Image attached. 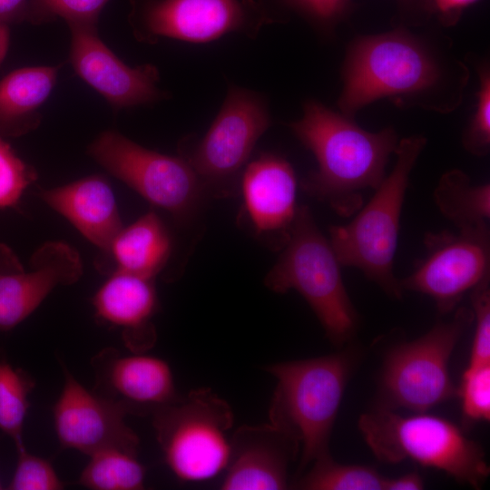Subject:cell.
Instances as JSON below:
<instances>
[{
    "instance_id": "obj_1",
    "label": "cell",
    "mask_w": 490,
    "mask_h": 490,
    "mask_svg": "<svg viewBox=\"0 0 490 490\" xmlns=\"http://www.w3.org/2000/svg\"><path fill=\"white\" fill-rule=\"evenodd\" d=\"M342 79L338 107L351 118L381 98L446 112L458 104L467 70L460 63L450 67L426 41L396 29L355 40L346 56Z\"/></svg>"
},
{
    "instance_id": "obj_2",
    "label": "cell",
    "mask_w": 490,
    "mask_h": 490,
    "mask_svg": "<svg viewBox=\"0 0 490 490\" xmlns=\"http://www.w3.org/2000/svg\"><path fill=\"white\" fill-rule=\"evenodd\" d=\"M289 126L318 162L317 169L301 180V188L344 218L363 206L366 190H376L382 182L398 143L392 128L368 132L353 118L315 100H308L302 117Z\"/></svg>"
},
{
    "instance_id": "obj_3",
    "label": "cell",
    "mask_w": 490,
    "mask_h": 490,
    "mask_svg": "<svg viewBox=\"0 0 490 490\" xmlns=\"http://www.w3.org/2000/svg\"><path fill=\"white\" fill-rule=\"evenodd\" d=\"M359 358L360 351L349 347L329 355L265 368L276 379L269 423L299 446L297 476L315 460L330 454L333 426Z\"/></svg>"
},
{
    "instance_id": "obj_4",
    "label": "cell",
    "mask_w": 490,
    "mask_h": 490,
    "mask_svg": "<svg viewBox=\"0 0 490 490\" xmlns=\"http://www.w3.org/2000/svg\"><path fill=\"white\" fill-rule=\"evenodd\" d=\"M426 143V138L420 135L398 142L395 166L370 201L348 224L328 229V240L340 265L359 270L368 280L397 299L403 294L399 279L394 275L400 215L411 171Z\"/></svg>"
},
{
    "instance_id": "obj_5",
    "label": "cell",
    "mask_w": 490,
    "mask_h": 490,
    "mask_svg": "<svg viewBox=\"0 0 490 490\" xmlns=\"http://www.w3.org/2000/svg\"><path fill=\"white\" fill-rule=\"evenodd\" d=\"M281 250L265 285L276 293L299 292L329 341L338 347L348 345L358 332L359 317L329 240L318 228L308 206H298L289 238Z\"/></svg>"
},
{
    "instance_id": "obj_6",
    "label": "cell",
    "mask_w": 490,
    "mask_h": 490,
    "mask_svg": "<svg viewBox=\"0 0 490 490\" xmlns=\"http://www.w3.org/2000/svg\"><path fill=\"white\" fill-rule=\"evenodd\" d=\"M358 429L382 462L412 460L475 488H479L489 475L482 446L444 417L426 412L404 416L376 407L360 416Z\"/></svg>"
},
{
    "instance_id": "obj_7",
    "label": "cell",
    "mask_w": 490,
    "mask_h": 490,
    "mask_svg": "<svg viewBox=\"0 0 490 490\" xmlns=\"http://www.w3.org/2000/svg\"><path fill=\"white\" fill-rule=\"evenodd\" d=\"M152 414L164 461L179 480L202 482L225 471L234 422L225 399L209 387H199Z\"/></svg>"
},
{
    "instance_id": "obj_8",
    "label": "cell",
    "mask_w": 490,
    "mask_h": 490,
    "mask_svg": "<svg viewBox=\"0 0 490 490\" xmlns=\"http://www.w3.org/2000/svg\"><path fill=\"white\" fill-rule=\"evenodd\" d=\"M472 323V309L459 307L450 320L439 322L418 338L391 348L383 363L377 407L426 412L457 396L449 361Z\"/></svg>"
},
{
    "instance_id": "obj_9",
    "label": "cell",
    "mask_w": 490,
    "mask_h": 490,
    "mask_svg": "<svg viewBox=\"0 0 490 490\" xmlns=\"http://www.w3.org/2000/svg\"><path fill=\"white\" fill-rule=\"evenodd\" d=\"M271 123L267 98L231 84L208 132L186 136L179 155L194 170L206 194L231 195L254 146Z\"/></svg>"
},
{
    "instance_id": "obj_10",
    "label": "cell",
    "mask_w": 490,
    "mask_h": 490,
    "mask_svg": "<svg viewBox=\"0 0 490 490\" xmlns=\"http://www.w3.org/2000/svg\"><path fill=\"white\" fill-rule=\"evenodd\" d=\"M87 152L108 172L180 222L193 218L206 194L194 170L180 155L149 150L116 131L100 133Z\"/></svg>"
},
{
    "instance_id": "obj_11",
    "label": "cell",
    "mask_w": 490,
    "mask_h": 490,
    "mask_svg": "<svg viewBox=\"0 0 490 490\" xmlns=\"http://www.w3.org/2000/svg\"><path fill=\"white\" fill-rule=\"evenodd\" d=\"M134 38L154 44L161 37L206 43L237 33L255 38L272 24L258 0H130Z\"/></svg>"
},
{
    "instance_id": "obj_12",
    "label": "cell",
    "mask_w": 490,
    "mask_h": 490,
    "mask_svg": "<svg viewBox=\"0 0 490 490\" xmlns=\"http://www.w3.org/2000/svg\"><path fill=\"white\" fill-rule=\"evenodd\" d=\"M424 245L425 256L399 284L403 291L429 296L441 315L454 311L466 293L490 278L488 224L427 232Z\"/></svg>"
},
{
    "instance_id": "obj_13",
    "label": "cell",
    "mask_w": 490,
    "mask_h": 490,
    "mask_svg": "<svg viewBox=\"0 0 490 490\" xmlns=\"http://www.w3.org/2000/svg\"><path fill=\"white\" fill-rule=\"evenodd\" d=\"M68 27L71 65L115 111L153 104L169 97L158 86L160 74L156 66L127 65L101 40L97 27Z\"/></svg>"
},
{
    "instance_id": "obj_14",
    "label": "cell",
    "mask_w": 490,
    "mask_h": 490,
    "mask_svg": "<svg viewBox=\"0 0 490 490\" xmlns=\"http://www.w3.org/2000/svg\"><path fill=\"white\" fill-rule=\"evenodd\" d=\"M64 383L53 407L54 431L63 448L90 456L119 447L138 452L139 438L126 424L130 412L84 387L64 368Z\"/></svg>"
},
{
    "instance_id": "obj_15",
    "label": "cell",
    "mask_w": 490,
    "mask_h": 490,
    "mask_svg": "<svg viewBox=\"0 0 490 490\" xmlns=\"http://www.w3.org/2000/svg\"><path fill=\"white\" fill-rule=\"evenodd\" d=\"M132 353L122 355L114 348H105L92 359L95 393L123 406L133 415L152 413L180 397L168 362Z\"/></svg>"
},
{
    "instance_id": "obj_16",
    "label": "cell",
    "mask_w": 490,
    "mask_h": 490,
    "mask_svg": "<svg viewBox=\"0 0 490 490\" xmlns=\"http://www.w3.org/2000/svg\"><path fill=\"white\" fill-rule=\"evenodd\" d=\"M244 209L256 235L280 250L288 241L298 206L297 179L282 157L262 153L244 169Z\"/></svg>"
},
{
    "instance_id": "obj_17",
    "label": "cell",
    "mask_w": 490,
    "mask_h": 490,
    "mask_svg": "<svg viewBox=\"0 0 490 490\" xmlns=\"http://www.w3.org/2000/svg\"><path fill=\"white\" fill-rule=\"evenodd\" d=\"M299 454V446L270 423L241 426L231 434L220 489H288L289 466Z\"/></svg>"
},
{
    "instance_id": "obj_18",
    "label": "cell",
    "mask_w": 490,
    "mask_h": 490,
    "mask_svg": "<svg viewBox=\"0 0 490 490\" xmlns=\"http://www.w3.org/2000/svg\"><path fill=\"white\" fill-rule=\"evenodd\" d=\"M30 271L0 275V331L27 318L59 285L75 283L83 275L79 253L64 241H48L33 254Z\"/></svg>"
},
{
    "instance_id": "obj_19",
    "label": "cell",
    "mask_w": 490,
    "mask_h": 490,
    "mask_svg": "<svg viewBox=\"0 0 490 490\" xmlns=\"http://www.w3.org/2000/svg\"><path fill=\"white\" fill-rule=\"evenodd\" d=\"M96 318L122 328L125 346L143 353L156 341L151 322L159 301L153 279L132 273L114 270L93 297Z\"/></svg>"
},
{
    "instance_id": "obj_20",
    "label": "cell",
    "mask_w": 490,
    "mask_h": 490,
    "mask_svg": "<svg viewBox=\"0 0 490 490\" xmlns=\"http://www.w3.org/2000/svg\"><path fill=\"white\" fill-rule=\"evenodd\" d=\"M39 195L104 255L123 228L113 191L101 175H91L64 186L43 190Z\"/></svg>"
},
{
    "instance_id": "obj_21",
    "label": "cell",
    "mask_w": 490,
    "mask_h": 490,
    "mask_svg": "<svg viewBox=\"0 0 490 490\" xmlns=\"http://www.w3.org/2000/svg\"><path fill=\"white\" fill-rule=\"evenodd\" d=\"M60 65L24 67L0 80V136L20 137L36 129L40 108L55 85Z\"/></svg>"
},
{
    "instance_id": "obj_22",
    "label": "cell",
    "mask_w": 490,
    "mask_h": 490,
    "mask_svg": "<svg viewBox=\"0 0 490 490\" xmlns=\"http://www.w3.org/2000/svg\"><path fill=\"white\" fill-rule=\"evenodd\" d=\"M171 249L164 224L154 211H149L117 233L105 257L115 265L113 271L153 279L167 262Z\"/></svg>"
},
{
    "instance_id": "obj_23",
    "label": "cell",
    "mask_w": 490,
    "mask_h": 490,
    "mask_svg": "<svg viewBox=\"0 0 490 490\" xmlns=\"http://www.w3.org/2000/svg\"><path fill=\"white\" fill-rule=\"evenodd\" d=\"M434 201L442 215L458 230L488 224L489 183H474L460 170H451L441 176L434 191Z\"/></svg>"
},
{
    "instance_id": "obj_24",
    "label": "cell",
    "mask_w": 490,
    "mask_h": 490,
    "mask_svg": "<svg viewBox=\"0 0 490 490\" xmlns=\"http://www.w3.org/2000/svg\"><path fill=\"white\" fill-rule=\"evenodd\" d=\"M78 484L93 490H139L144 487L146 470L137 453L119 447L89 456Z\"/></svg>"
},
{
    "instance_id": "obj_25",
    "label": "cell",
    "mask_w": 490,
    "mask_h": 490,
    "mask_svg": "<svg viewBox=\"0 0 490 490\" xmlns=\"http://www.w3.org/2000/svg\"><path fill=\"white\" fill-rule=\"evenodd\" d=\"M310 469L294 479L299 490H384L386 476L363 465L336 462L331 455L315 460Z\"/></svg>"
},
{
    "instance_id": "obj_26",
    "label": "cell",
    "mask_w": 490,
    "mask_h": 490,
    "mask_svg": "<svg viewBox=\"0 0 490 490\" xmlns=\"http://www.w3.org/2000/svg\"><path fill=\"white\" fill-rule=\"evenodd\" d=\"M35 387L33 377L14 368L5 358L0 360V430L8 436L15 447L24 446V424L30 407L29 396Z\"/></svg>"
},
{
    "instance_id": "obj_27",
    "label": "cell",
    "mask_w": 490,
    "mask_h": 490,
    "mask_svg": "<svg viewBox=\"0 0 490 490\" xmlns=\"http://www.w3.org/2000/svg\"><path fill=\"white\" fill-rule=\"evenodd\" d=\"M110 0H28L24 22L39 25L63 18L67 25L97 27L99 15Z\"/></svg>"
},
{
    "instance_id": "obj_28",
    "label": "cell",
    "mask_w": 490,
    "mask_h": 490,
    "mask_svg": "<svg viewBox=\"0 0 490 490\" xmlns=\"http://www.w3.org/2000/svg\"><path fill=\"white\" fill-rule=\"evenodd\" d=\"M272 24L279 9L293 11L318 30L329 33L347 15L350 0H258Z\"/></svg>"
},
{
    "instance_id": "obj_29",
    "label": "cell",
    "mask_w": 490,
    "mask_h": 490,
    "mask_svg": "<svg viewBox=\"0 0 490 490\" xmlns=\"http://www.w3.org/2000/svg\"><path fill=\"white\" fill-rule=\"evenodd\" d=\"M463 421L472 425L490 419V364L468 365L457 388Z\"/></svg>"
},
{
    "instance_id": "obj_30",
    "label": "cell",
    "mask_w": 490,
    "mask_h": 490,
    "mask_svg": "<svg viewBox=\"0 0 490 490\" xmlns=\"http://www.w3.org/2000/svg\"><path fill=\"white\" fill-rule=\"evenodd\" d=\"M36 179L34 168L24 162L0 136V209L15 207Z\"/></svg>"
},
{
    "instance_id": "obj_31",
    "label": "cell",
    "mask_w": 490,
    "mask_h": 490,
    "mask_svg": "<svg viewBox=\"0 0 490 490\" xmlns=\"http://www.w3.org/2000/svg\"><path fill=\"white\" fill-rule=\"evenodd\" d=\"M16 466L7 486L11 490H61L64 485L53 465L31 454L25 446L15 447Z\"/></svg>"
},
{
    "instance_id": "obj_32",
    "label": "cell",
    "mask_w": 490,
    "mask_h": 490,
    "mask_svg": "<svg viewBox=\"0 0 490 490\" xmlns=\"http://www.w3.org/2000/svg\"><path fill=\"white\" fill-rule=\"evenodd\" d=\"M480 83L472 120L463 135V145L476 156H485L490 148V74L485 65L480 68Z\"/></svg>"
},
{
    "instance_id": "obj_33",
    "label": "cell",
    "mask_w": 490,
    "mask_h": 490,
    "mask_svg": "<svg viewBox=\"0 0 490 490\" xmlns=\"http://www.w3.org/2000/svg\"><path fill=\"white\" fill-rule=\"evenodd\" d=\"M490 278L471 291L474 338L468 365L490 364Z\"/></svg>"
},
{
    "instance_id": "obj_34",
    "label": "cell",
    "mask_w": 490,
    "mask_h": 490,
    "mask_svg": "<svg viewBox=\"0 0 490 490\" xmlns=\"http://www.w3.org/2000/svg\"><path fill=\"white\" fill-rule=\"evenodd\" d=\"M477 0H431V5L442 23L455 24L461 13Z\"/></svg>"
},
{
    "instance_id": "obj_35",
    "label": "cell",
    "mask_w": 490,
    "mask_h": 490,
    "mask_svg": "<svg viewBox=\"0 0 490 490\" xmlns=\"http://www.w3.org/2000/svg\"><path fill=\"white\" fill-rule=\"evenodd\" d=\"M28 0H0V22L11 25L24 22Z\"/></svg>"
},
{
    "instance_id": "obj_36",
    "label": "cell",
    "mask_w": 490,
    "mask_h": 490,
    "mask_svg": "<svg viewBox=\"0 0 490 490\" xmlns=\"http://www.w3.org/2000/svg\"><path fill=\"white\" fill-rule=\"evenodd\" d=\"M424 480L417 472H410L397 477H386L384 490H420Z\"/></svg>"
},
{
    "instance_id": "obj_37",
    "label": "cell",
    "mask_w": 490,
    "mask_h": 490,
    "mask_svg": "<svg viewBox=\"0 0 490 490\" xmlns=\"http://www.w3.org/2000/svg\"><path fill=\"white\" fill-rule=\"evenodd\" d=\"M24 270L15 253L5 244H0V275Z\"/></svg>"
},
{
    "instance_id": "obj_38",
    "label": "cell",
    "mask_w": 490,
    "mask_h": 490,
    "mask_svg": "<svg viewBox=\"0 0 490 490\" xmlns=\"http://www.w3.org/2000/svg\"><path fill=\"white\" fill-rule=\"evenodd\" d=\"M10 45V25L0 22V64L4 62Z\"/></svg>"
},
{
    "instance_id": "obj_39",
    "label": "cell",
    "mask_w": 490,
    "mask_h": 490,
    "mask_svg": "<svg viewBox=\"0 0 490 490\" xmlns=\"http://www.w3.org/2000/svg\"><path fill=\"white\" fill-rule=\"evenodd\" d=\"M2 488H3V486H2V484H1V481H0V489H2Z\"/></svg>"
}]
</instances>
